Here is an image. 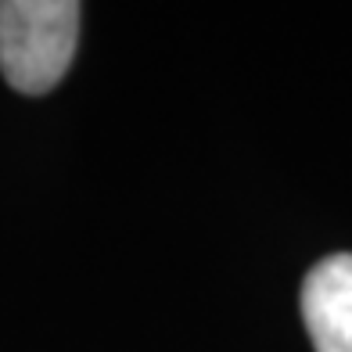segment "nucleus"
Wrapping results in <instances>:
<instances>
[{"mask_svg": "<svg viewBox=\"0 0 352 352\" xmlns=\"http://www.w3.org/2000/svg\"><path fill=\"white\" fill-rule=\"evenodd\" d=\"M76 0H0V72L19 94L61 83L79 36Z\"/></svg>", "mask_w": 352, "mask_h": 352, "instance_id": "1", "label": "nucleus"}, {"mask_svg": "<svg viewBox=\"0 0 352 352\" xmlns=\"http://www.w3.org/2000/svg\"><path fill=\"white\" fill-rule=\"evenodd\" d=\"M302 320L316 352H352V252L327 255L306 274Z\"/></svg>", "mask_w": 352, "mask_h": 352, "instance_id": "2", "label": "nucleus"}]
</instances>
